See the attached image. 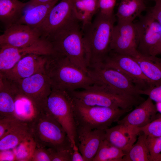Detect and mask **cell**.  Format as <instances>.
Here are the masks:
<instances>
[{
    "instance_id": "1",
    "label": "cell",
    "mask_w": 161,
    "mask_h": 161,
    "mask_svg": "<svg viewBox=\"0 0 161 161\" xmlns=\"http://www.w3.org/2000/svg\"><path fill=\"white\" fill-rule=\"evenodd\" d=\"M94 20L82 29L88 69L102 64L110 51L115 15L107 16L98 11Z\"/></svg>"
},
{
    "instance_id": "2",
    "label": "cell",
    "mask_w": 161,
    "mask_h": 161,
    "mask_svg": "<svg viewBox=\"0 0 161 161\" xmlns=\"http://www.w3.org/2000/svg\"><path fill=\"white\" fill-rule=\"evenodd\" d=\"M52 89L70 92L86 88L94 82L88 73L66 57L58 53L49 56L45 67Z\"/></svg>"
},
{
    "instance_id": "3",
    "label": "cell",
    "mask_w": 161,
    "mask_h": 161,
    "mask_svg": "<svg viewBox=\"0 0 161 161\" xmlns=\"http://www.w3.org/2000/svg\"><path fill=\"white\" fill-rule=\"evenodd\" d=\"M36 146L56 151H73V146L61 124L47 110L41 112L28 124Z\"/></svg>"
},
{
    "instance_id": "4",
    "label": "cell",
    "mask_w": 161,
    "mask_h": 161,
    "mask_svg": "<svg viewBox=\"0 0 161 161\" xmlns=\"http://www.w3.org/2000/svg\"><path fill=\"white\" fill-rule=\"evenodd\" d=\"M79 22L77 19L72 20L49 41L56 53L66 57L88 73L86 52Z\"/></svg>"
},
{
    "instance_id": "5",
    "label": "cell",
    "mask_w": 161,
    "mask_h": 161,
    "mask_svg": "<svg viewBox=\"0 0 161 161\" xmlns=\"http://www.w3.org/2000/svg\"><path fill=\"white\" fill-rule=\"evenodd\" d=\"M72 97L77 129L105 130L112 123L117 122L122 116L131 110L88 106Z\"/></svg>"
},
{
    "instance_id": "6",
    "label": "cell",
    "mask_w": 161,
    "mask_h": 161,
    "mask_svg": "<svg viewBox=\"0 0 161 161\" xmlns=\"http://www.w3.org/2000/svg\"><path fill=\"white\" fill-rule=\"evenodd\" d=\"M69 93L74 98L90 106L132 110L143 101L140 96L115 94L95 83Z\"/></svg>"
},
{
    "instance_id": "7",
    "label": "cell",
    "mask_w": 161,
    "mask_h": 161,
    "mask_svg": "<svg viewBox=\"0 0 161 161\" xmlns=\"http://www.w3.org/2000/svg\"><path fill=\"white\" fill-rule=\"evenodd\" d=\"M46 109L63 127L72 146L77 144L74 101L70 94L64 91L52 89L46 102Z\"/></svg>"
},
{
    "instance_id": "8",
    "label": "cell",
    "mask_w": 161,
    "mask_h": 161,
    "mask_svg": "<svg viewBox=\"0 0 161 161\" xmlns=\"http://www.w3.org/2000/svg\"><path fill=\"white\" fill-rule=\"evenodd\" d=\"M88 73L94 83L114 93L124 95L140 96V91L125 75L114 69L102 64L89 68Z\"/></svg>"
},
{
    "instance_id": "9",
    "label": "cell",
    "mask_w": 161,
    "mask_h": 161,
    "mask_svg": "<svg viewBox=\"0 0 161 161\" xmlns=\"http://www.w3.org/2000/svg\"><path fill=\"white\" fill-rule=\"evenodd\" d=\"M102 65L115 69L125 75L139 90L140 94L141 92L153 86L139 63L131 56L110 51Z\"/></svg>"
},
{
    "instance_id": "10",
    "label": "cell",
    "mask_w": 161,
    "mask_h": 161,
    "mask_svg": "<svg viewBox=\"0 0 161 161\" xmlns=\"http://www.w3.org/2000/svg\"><path fill=\"white\" fill-rule=\"evenodd\" d=\"M59 1L52 7L45 20L37 28L41 38L49 41L72 21L77 19L73 9L74 0Z\"/></svg>"
},
{
    "instance_id": "11",
    "label": "cell",
    "mask_w": 161,
    "mask_h": 161,
    "mask_svg": "<svg viewBox=\"0 0 161 161\" xmlns=\"http://www.w3.org/2000/svg\"><path fill=\"white\" fill-rule=\"evenodd\" d=\"M55 53L51 42L43 38L28 46L0 47V74L11 69L19 60L28 55H51Z\"/></svg>"
},
{
    "instance_id": "12",
    "label": "cell",
    "mask_w": 161,
    "mask_h": 161,
    "mask_svg": "<svg viewBox=\"0 0 161 161\" xmlns=\"http://www.w3.org/2000/svg\"><path fill=\"white\" fill-rule=\"evenodd\" d=\"M138 41L135 23L117 21L113 29L110 51L134 57L139 53Z\"/></svg>"
},
{
    "instance_id": "13",
    "label": "cell",
    "mask_w": 161,
    "mask_h": 161,
    "mask_svg": "<svg viewBox=\"0 0 161 161\" xmlns=\"http://www.w3.org/2000/svg\"><path fill=\"white\" fill-rule=\"evenodd\" d=\"M13 81L20 92L30 98L43 110H46V102L52 89L49 80L45 73H37L23 79Z\"/></svg>"
},
{
    "instance_id": "14",
    "label": "cell",
    "mask_w": 161,
    "mask_h": 161,
    "mask_svg": "<svg viewBox=\"0 0 161 161\" xmlns=\"http://www.w3.org/2000/svg\"><path fill=\"white\" fill-rule=\"evenodd\" d=\"M139 17L138 21L135 23L138 36L137 50L143 55H151L161 41L160 24L148 12Z\"/></svg>"
},
{
    "instance_id": "15",
    "label": "cell",
    "mask_w": 161,
    "mask_h": 161,
    "mask_svg": "<svg viewBox=\"0 0 161 161\" xmlns=\"http://www.w3.org/2000/svg\"><path fill=\"white\" fill-rule=\"evenodd\" d=\"M42 38L39 30L27 25L15 23L6 27L0 35V47H21L31 45Z\"/></svg>"
},
{
    "instance_id": "16",
    "label": "cell",
    "mask_w": 161,
    "mask_h": 161,
    "mask_svg": "<svg viewBox=\"0 0 161 161\" xmlns=\"http://www.w3.org/2000/svg\"><path fill=\"white\" fill-rule=\"evenodd\" d=\"M49 55H28L19 60L11 69L0 75L10 80L17 81L37 73H45V65Z\"/></svg>"
},
{
    "instance_id": "17",
    "label": "cell",
    "mask_w": 161,
    "mask_h": 161,
    "mask_svg": "<svg viewBox=\"0 0 161 161\" xmlns=\"http://www.w3.org/2000/svg\"><path fill=\"white\" fill-rule=\"evenodd\" d=\"M149 97L143 100L132 111L117 122L132 127L141 128L155 119L158 112L155 104Z\"/></svg>"
},
{
    "instance_id": "18",
    "label": "cell",
    "mask_w": 161,
    "mask_h": 161,
    "mask_svg": "<svg viewBox=\"0 0 161 161\" xmlns=\"http://www.w3.org/2000/svg\"><path fill=\"white\" fill-rule=\"evenodd\" d=\"M77 145L85 161H92L102 142L105 139V130L77 128Z\"/></svg>"
},
{
    "instance_id": "19",
    "label": "cell",
    "mask_w": 161,
    "mask_h": 161,
    "mask_svg": "<svg viewBox=\"0 0 161 161\" xmlns=\"http://www.w3.org/2000/svg\"><path fill=\"white\" fill-rule=\"evenodd\" d=\"M140 133L139 128L118 124L105 130V139L126 153L136 142Z\"/></svg>"
},
{
    "instance_id": "20",
    "label": "cell",
    "mask_w": 161,
    "mask_h": 161,
    "mask_svg": "<svg viewBox=\"0 0 161 161\" xmlns=\"http://www.w3.org/2000/svg\"><path fill=\"white\" fill-rule=\"evenodd\" d=\"M18 91L13 81L0 75V119L15 117V101Z\"/></svg>"
},
{
    "instance_id": "21",
    "label": "cell",
    "mask_w": 161,
    "mask_h": 161,
    "mask_svg": "<svg viewBox=\"0 0 161 161\" xmlns=\"http://www.w3.org/2000/svg\"><path fill=\"white\" fill-rule=\"evenodd\" d=\"M43 111L31 99L18 89L15 101L14 115L16 118L28 124L38 114Z\"/></svg>"
},
{
    "instance_id": "22",
    "label": "cell",
    "mask_w": 161,
    "mask_h": 161,
    "mask_svg": "<svg viewBox=\"0 0 161 161\" xmlns=\"http://www.w3.org/2000/svg\"><path fill=\"white\" fill-rule=\"evenodd\" d=\"M60 0H52L49 2L40 4L26 9L16 23L27 25L38 28L43 22L52 7Z\"/></svg>"
},
{
    "instance_id": "23",
    "label": "cell",
    "mask_w": 161,
    "mask_h": 161,
    "mask_svg": "<svg viewBox=\"0 0 161 161\" xmlns=\"http://www.w3.org/2000/svg\"><path fill=\"white\" fill-rule=\"evenodd\" d=\"M133 57L139 63L153 86L161 85V58L156 56L145 55L139 52Z\"/></svg>"
},
{
    "instance_id": "24",
    "label": "cell",
    "mask_w": 161,
    "mask_h": 161,
    "mask_svg": "<svg viewBox=\"0 0 161 161\" xmlns=\"http://www.w3.org/2000/svg\"><path fill=\"white\" fill-rule=\"evenodd\" d=\"M27 2L19 0H0V20L6 27L17 23L23 15Z\"/></svg>"
},
{
    "instance_id": "25",
    "label": "cell",
    "mask_w": 161,
    "mask_h": 161,
    "mask_svg": "<svg viewBox=\"0 0 161 161\" xmlns=\"http://www.w3.org/2000/svg\"><path fill=\"white\" fill-rule=\"evenodd\" d=\"M146 9L143 0H121L115 15L118 22H133Z\"/></svg>"
},
{
    "instance_id": "26",
    "label": "cell",
    "mask_w": 161,
    "mask_h": 161,
    "mask_svg": "<svg viewBox=\"0 0 161 161\" xmlns=\"http://www.w3.org/2000/svg\"><path fill=\"white\" fill-rule=\"evenodd\" d=\"M73 9L77 19L81 23V29L90 24L98 11L97 0L74 1Z\"/></svg>"
},
{
    "instance_id": "27",
    "label": "cell",
    "mask_w": 161,
    "mask_h": 161,
    "mask_svg": "<svg viewBox=\"0 0 161 161\" xmlns=\"http://www.w3.org/2000/svg\"><path fill=\"white\" fill-rule=\"evenodd\" d=\"M30 134L28 124L20 122L0 139V151L13 149Z\"/></svg>"
},
{
    "instance_id": "28",
    "label": "cell",
    "mask_w": 161,
    "mask_h": 161,
    "mask_svg": "<svg viewBox=\"0 0 161 161\" xmlns=\"http://www.w3.org/2000/svg\"><path fill=\"white\" fill-rule=\"evenodd\" d=\"M147 136L140 134L137 141L126 153L123 161H150Z\"/></svg>"
},
{
    "instance_id": "29",
    "label": "cell",
    "mask_w": 161,
    "mask_h": 161,
    "mask_svg": "<svg viewBox=\"0 0 161 161\" xmlns=\"http://www.w3.org/2000/svg\"><path fill=\"white\" fill-rule=\"evenodd\" d=\"M125 153L106 139L101 142L92 161H123Z\"/></svg>"
},
{
    "instance_id": "30",
    "label": "cell",
    "mask_w": 161,
    "mask_h": 161,
    "mask_svg": "<svg viewBox=\"0 0 161 161\" xmlns=\"http://www.w3.org/2000/svg\"><path fill=\"white\" fill-rule=\"evenodd\" d=\"M36 147V143L30 134L12 149L15 156L16 161H31Z\"/></svg>"
},
{
    "instance_id": "31",
    "label": "cell",
    "mask_w": 161,
    "mask_h": 161,
    "mask_svg": "<svg viewBox=\"0 0 161 161\" xmlns=\"http://www.w3.org/2000/svg\"><path fill=\"white\" fill-rule=\"evenodd\" d=\"M147 141L150 155V161H159L161 153V136H147Z\"/></svg>"
},
{
    "instance_id": "32",
    "label": "cell",
    "mask_w": 161,
    "mask_h": 161,
    "mask_svg": "<svg viewBox=\"0 0 161 161\" xmlns=\"http://www.w3.org/2000/svg\"><path fill=\"white\" fill-rule=\"evenodd\" d=\"M140 133L151 137L161 136V117L154 120L146 126L140 129Z\"/></svg>"
},
{
    "instance_id": "33",
    "label": "cell",
    "mask_w": 161,
    "mask_h": 161,
    "mask_svg": "<svg viewBox=\"0 0 161 161\" xmlns=\"http://www.w3.org/2000/svg\"><path fill=\"white\" fill-rule=\"evenodd\" d=\"M21 122L15 117L0 119V139Z\"/></svg>"
},
{
    "instance_id": "34",
    "label": "cell",
    "mask_w": 161,
    "mask_h": 161,
    "mask_svg": "<svg viewBox=\"0 0 161 161\" xmlns=\"http://www.w3.org/2000/svg\"><path fill=\"white\" fill-rule=\"evenodd\" d=\"M116 0H97L98 12L107 16L114 15Z\"/></svg>"
},
{
    "instance_id": "35",
    "label": "cell",
    "mask_w": 161,
    "mask_h": 161,
    "mask_svg": "<svg viewBox=\"0 0 161 161\" xmlns=\"http://www.w3.org/2000/svg\"><path fill=\"white\" fill-rule=\"evenodd\" d=\"M31 161H52L48 148L36 146L33 153Z\"/></svg>"
},
{
    "instance_id": "36",
    "label": "cell",
    "mask_w": 161,
    "mask_h": 161,
    "mask_svg": "<svg viewBox=\"0 0 161 161\" xmlns=\"http://www.w3.org/2000/svg\"><path fill=\"white\" fill-rule=\"evenodd\" d=\"M49 148L52 161H72V155L73 151H56L51 148Z\"/></svg>"
},
{
    "instance_id": "37",
    "label": "cell",
    "mask_w": 161,
    "mask_h": 161,
    "mask_svg": "<svg viewBox=\"0 0 161 161\" xmlns=\"http://www.w3.org/2000/svg\"><path fill=\"white\" fill-rule=\"evenodd\" d=\"M154 5L148 12L155 20L161 24V1H155Z\"/></svg>"
},
{
    "instance_id": "38",
    "label": "cell",
    "mask_w": 161,
    "mask_h": 161,
    "mask_svg": "<svg viewBox=\"0 0 161 161\" xmlns=\"http://www.w3.org/2000/svg\"><path fill=\"white\" fill-rule=\"evenodd\" d=\"M0 161H16L12 149L0 151Z\"/></svg>"
},
{
    "instance_id": "39",
    "label": "cell",
    "mask_w": 161,
    "mask_h": 161,
    "mask_svg": "<svg viewBox=\"0 0 161 161\" xmlns=\"http://www.w3.org/2000/svg\"><path fill=\"white\" fill-rule=\"evenodd\" d=\"M72 161H85L82 154L79 151L77 145L75 144L73 146Z\"/></svg>"
},
{
    "instance_id": "40",
    "label": "cell",
    "mask_w": 161,
    "mask_h": 161,
    "mask_svg": "<svg viewBox=\"0 0 161 161\" xmlns=\"http://www.w3.org/2000/svg\"><path fill=\"white\" fill-rule=\"evenodd\" d=\"M52 0H30L27 2L26 9H29L36 5L40 4L49 2Z\"/></svg>"
},
{
    "instance_id": "41",
    "label": "cell",
    "mask_w": 161,
    "mask_h": 161,
    "mask_svg": "<svg viewBox=\"0 0 161 161\" xmlns=\"http://www.w3.org/2000/svg\"><path fill=\"white\" fill-rule=\"evenodd\" d=\"M161 54V41L154 49L151 55L157 56Z\"/></svg>"
},
{
    "instance_id": "42",
    "label": "cell",
    "mask_w": 161,
    "mask_h": 161,
    "mask_svg": "<svg viewBox=\"0 0 161 161\" xmlns=\"http://www.w3.org/2000/svg\"><path fill=\"white\" fill-rule=\"evenodd\" d=\"M155 105L158 112L161 114V102L156 103Z\"/></svg>"
},
{
    "instance_id": "43",
    "label": "cell",
    "mask_w": 161,
    "mask_h": 161,
    "mask_svg": "<svg viewBox=\"0 0 161 161\" xmlns=\"http://www.w3.org/2000/svg\"><path fill=\"white\" fill-rule=\"evenodd\" d=\"M159 161H161V153L160 155V158L159 159Z\"/></svg>"
},
{
    "instance_id": "44",
    "label": "cell",
    "mask_w": 161,
    "mask_h": 161,
    "mask_svg": "<svg viewBox=\"0 0 161 161\" xmlns=\"http://www.w3.org/2000/svg\"><path fill=\"white\" fill-rule=\"evenodd\" d=\"M154 1H161V0H154Z\"/></svg>"
},
{
    "instance_id": "45",
    "label": "cell",
    "mask_w": 161,
    "mask_h": 161,
    "mask_svg": "<svg viewBox=\"0 0 161 161\" xmlns=\"http://www.w3.org/2000/svg\"><path fill=\"white\" fill-rule=\"evenodd\" d=\"M77 0H74V1H77Z\"/></svg>"
},
{
    "instance_id": "46",
    "label": "cell",
    "mask_w": 161,
    "mask_h": 161,
    "mask_svg": "<svg viewBox=\"0 0 161 161\" xmlns=\"http://www.w3.org/2000/svg\"></svg>"
}]
</instances>
